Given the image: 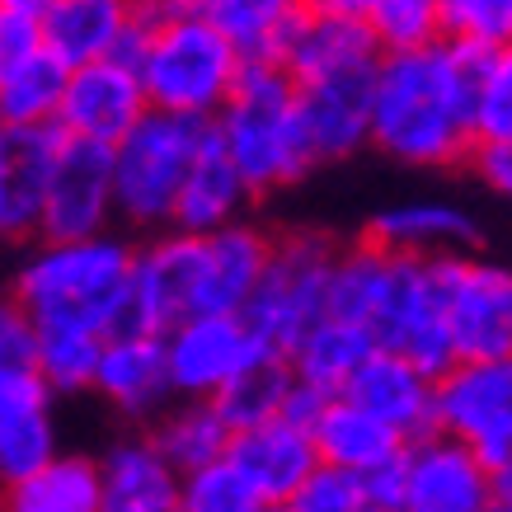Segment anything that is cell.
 I'll list each match as a JSON object with an SVG mask.
<instances>
[{
	"label": "cell",
	"instance_id": "cell-12",
	"mask_svg": "<svg viewBox=\"0 0 512 512\" xmlns=\"http://www.w3.org/2000/svg\"><path fill=\"white\" fill-rule=\"evenodd\" d=\"M165 372L170 390L184 400H217L235 376L254 362V343L235 315H198L165 334Z\"/></svg>",
	"mask_w": 512,
	"mask_h": 512
},
{
	"label": "cell",
	"instance_id": "cell-3",
	"mask_svg": "<svg viewBox=\"0 0 512 512\" xmlns=\"http://www.w3.org/2000/svg\"><path fill=\"white\" fill-rule=\"evenodd\" d=\"M132 287V245L94 235L76 245H43L19 273L15 301L33 325H66L109 339L123 325Z\"/></svg>",
	"mask_w": 512,
	"mask_h": 512
},
{
	"label": "cell",
	"instance_id": "cell-24",
	"mask_svg": "<svg viewBox=\"0 0 512 512\" xmlns=\"http://www.w3.org/2000/svg\"><path fill=\"white\" fill-rule=\"evenodd\" d=\"M99 512H174L179 498V475L156 456V447L141 442H118L99 461Z\"/></svg>",
	"mask_w": 512,
	"mask_h": 512
},
{
	"label": "cell",
	"instance_id": "cell-1",
	"mask_svg": "<svg viewBox=\"0 0 512 512\" xmlns=\"http://www.w3.org/2000/svg\"><path fill=\"white\" fill-rule=\"evenodd\" d=\"M404 165H451L470 151V76L447 43L376 62L372 137Z\"/></svg>",
	"mask_w": 512,
	"mask_h": 512
},
{
	"label": "cell",
	"instance_id": "cell-15",
	"mask_svg": "<svg viewBox=\"0 0 512 512\" xmlns=\"http://www.w3.org/2000/svg\"><path fill=\"white\" fill-rule=\"evenodd\" d=\"M221 461L235 466V475L259 494L264 508H282V503L296 494V484L320 466L311 433L292 428L287 419H273V423H259V428H245V433H231Z\"/></svg>",
	"mask_w": 512,
	"mask_h": 512
},
{
	"label": "cell",
	"instance_id": "cell-31",
	"mask_svg": "<svg viewBox=\"0 0 512 512\" xmlns=\"http://www.w3.org/2000/svg\"><path fill=\"white\" fill-rule=\"evenodd\" d=\"M66 90V66L38 52L33 62L0 80V127H57Z\"/></svg>",
	"mask_w": 512,
	"mask_h": 512
},
{
	"label": "cell",
	"instance_id": "cell-34",
	"mask_svg": "<svg viewBox=\"0 0 512 512\" xmlns=\"http://www.w3.org/2000/svg\"><path fill=\"white\" fill-rule=\"evenodd\" d=\"M174 512H264V503L235 475V466L217 461V466H202L193 475H179Z\"/></svg>",
	"mask_w": 512,
	"mask_h": 512
},
{
	"label": "cell",
	"instance_id": "cell-36",
	"mask_svg": "<svg viewBox=\"0 0 512 512\" xmlns=\"http://www.w3.org/2000/svg\"><path fill=\"white\" fill-rule=\"evenodd\" d=\"M367 503L362 498V480L348 470L315 466L306 480L296 484V494L282 503V512H357Z\"/></svg>",
	"mask_w": 512,
	"mask_h": 512
},
{
	"label": "cell",
	"instance_id": "cell-40",
	"mask_svg": "<svg viewBox=\"0 0 512 512\" xmlns=\"http://www.w3.org/2000/svg\"><path fill=\"white\" fill-rule=\"evenodd\" d=\"M494 512H512V508H508V503H498V508H494Z\"/></svg>",
	"mask_w": 512,
	"mask_h": 512
},
{
	"label": "cell",
	"instance_id": "cell-2",
	"mask_svg": "<svg viewBox=\"0 0 512 512\" xmlns=\"http://www.w3.org/2000/svg\"><path fill=\"white\" fill-rule=\"evenodd\" d=\"M141 10H146V43L137 57V85L146 94V109L212 123L240 76L235 52L207 24L202 5H141Z\"/></svg>",
	"mask_w": 512,
	"mask_h": 512
},
{
	"label": "cell",
	"instance_id": "cell-20",
	"mask_svg": "<svg viewBox=\"0 0 512 512\" xmlns=\"http://www.w3.org/2000/svg\"><path fill=\"white\" fill-rule=\"evenodd\" d=\"M311 5L296 0H207L202 15L226 38L240 66H287Z\"/></svg>",
	"mask_w": 512,
	"mask_h": 512
},
{
	"label": "cell",
	"instance_id": "cell-35",
	"mask_svg": "<svg viewBox=\"0 0 512 512\" xmlns=\"http://www.w3.org/2000/svg\"><path fill=\"white\" fill-rule=\"evenodd\" d=\"M43 52V0H0V80Z\"/></svg>",
	"mask_w": 512,
	"mask_h": 512
},
{
	"label": "cell",
	"instance_id": "cell-7",
	"mask_svg": "<svg viewBox=\"0 0 512 512\" xmlns=\"http://www.w3.org/2000/svg\"><path fill=\"white\" fill-rule=\"evenodd\" d=\"M428 282L442 301L456 362H512V278L508 268L442 254L428 259Z\"/></svg>",
	"mask_w": 512,
	"mask_h": 512
},
{
	"label": "cell",
	"instance_id": "cell-11",
	"mask_svg": "<svg viewBox=\"0 0 512 512\" xmlns=\"http://www.w3.org/2000/svg\"><path fill=\"white\" fill-rule=\"evenodd\" d=\"M372 85L376 66L334 71V76L292 85L296 123H301V137H306V151H311L315 165L343 160L353 156L357 146H367V137H372Z\"/></svg>",
	"mask_w": 512,
	"mask_h": 512
},
{
	"label": "cell",
	"instance_id": "cell-5",
	"mask_svg": "<svg viewBox=\"0 0 512 512\" xmlns=\"http://www.w3.org/2000/svg\"><path fill=\"white\" fill-rule=\"evenodd\" d=\"M212 141H217V127L202 118H174V113L146 109L127 127V137L109 146L113 212L146 231L170 226L179 184Z\"/></svg>",
	"mask_w": 512,
	"mask_h": 512
},
{
	"label": "cell",
	"instance_id": "cell-28",
	"mask_svg": "<svg viewBox=\"0 0 512 512\" xmlns=\"http://www.w3.org/2000/svg\"><path fill=\"white\" fill-rule=\"evenodd\" d=\"M156 456L174 475H193L202 466H217L221 456H226V423L217 419V409L207 400H184L179 409H165L156 423V433L146 437Z\"/></svg>",
	"mask_w": 512,
	"mask_h": 512
},
{
	"label": "cell",
	"instance_id": "cell-19",
	"mask_svg": "<svg viewBox=\"0 0 512 512\" xmlns=\"http://www.w3.org/2000/svg\"><path fill=\"white\" fill-rule=\"evenodd\" d=\"M118 414L146 419L170 404V372H165V343L156 334H109L99 348L94 386Z\"/></svg>",
	"mask_w": 512,
	"mask_h": 512
},
{
	"label": "cell",
	"instance_id": "cell-6",
	"mask_svg": "<svg viewBox=\"0 0 512 512\" xmlns=\"http://www.w3.org/2000/svg\"><path fill=\"white\" fill-rule=\"evenodd\" d=\"M339 249L325 235H287L273 240L264 278L254 282L235 320L245 325L259 357H287L325 320V282Z\"/></svg>",
	"mask_w": 512,
	"mask_h": 512
},
{
	"label": "cell",
	"instance_id": "cell-37",
	"mask_svg": "<svg viewBox=\"0 0 512 512\" xmlns=\"http://www.w3.org/2000/svg\"><path fill=\"white\" fill-rule=\"evenodd\" d=\"M33 339H38V329L24 315V306L15 296H5L0 301V376L33 372Z\"/></svg>",
	"mask_w": 512,
	"mask_h": 512
},
{
	"label": "cell",
	"instance_id": "cell-38",
	"mask_svg": "<svg viewBox=\"0 0 512 512\" xmlns=\"http://www.w3.org/2000/svg\"><path fill=\"white\" fill-rule=\"evenodd\" d=\"M470 160H475V170H480V179L489 188H498V193L512 188V141H503V146H470Z\"/></svg>",
	"mask_w": 512,
	"mask_h": 512
},
{
	"label": "cell",
	"instance_id": "cell-9",
	"mask_svg": "<svg viewBox=\"0 0 512 512\" xmlns=\"http://www.w3.org/2000/svg\"><path fill=\"white\" fill-rule=\"evenodd\" d=\"M400 512H494L508 503V480H498L461 442L428 433L404 442Z\"/></svg>",
	"mask_w": 512,
	"mask_h": 512
},
{
	"label": "cell",
	"instance_id": "cell-16",
	"mask_svg": "<svg viewBox=\"0 0 512 512\" xmlns=\"http://www.w3.org/2000/svg\"><path fill=\"white\" fill-rule=\"evenodd\" d=\"M376 62H381V52L362 24V5L357 0H325V5L306 10V24L296 33L292 57L282 71L292 85H301V80H320L334 71H357V66Z\"/></svg>",
	"mask_w": 512,
	"mask_h": 512
},
{
	"label": "cell",
	"instance_id": "cell-14",
	"mask_svg": "<svg viewBox=\"0 0 512 512\" xmlns=\"http://www.w3.org/2000/svg\"><path fill=\"white\" fill-rule=\"evenodd\" d=\"M339 400L362 409L367 419L400 437V442H419L433 433V381L414 372L404 357L395 353H372L357 376L343 386Z\"/></svg>",
	"mask_w": 512,
	"mask_h": 512
},
{
	"label": "cell",
	"instance_id": "cell-27",
	"mask_svg": "<svg viewBox=\"0 0 512 512\" xmlns=\"http://www.w3.org/2000/svg\"><path fill=\"white\" fill-rule=\"evenodd\" d=\"M99 461L90 456H52L29 480L0 489V512H99Z\"/></svg>",
	"mask_w": 512,
	"mask_h": 512
},
{
	"label": "cell",
	"instance_id": "cell-26",
	"mask_svg": "<svg viewBox=\"0 0 512 512\" xmlns=\"http://www.w3.org/2000/svg\"><path fill=\"white\" fill-rule=\"evenodd\" d=\"M376 353V343L367 339V329L343 325V320H320V325L296 343L287 353V367H292L296 386H311L329 400H339L343 386L357 376V367Z\"/></svg>",
	"mask_w": 512,
	"mask_h": 512
},
{
	"label": "cell",
	"instance_id": "cell-33",
	"mask_svg": "<svg viewBox=\"0 0 512 512\" xmlns=\"http://www.w3.org/2000/svg\"><path fill=\"white\" fill-rule=\"evenodd\" d=\"M437 33H442V43L461 47H508L512 5L508 0H442Z\"/></svg>",
	"mask_w": 512,
	"mask_h": 512
},
{
	"label": "cell",
	"instance_id": "cell-39",
	"mask_svg": "<svg viewBox=\"0 0 512 512\" xmlns=\"http://www.w3.org/2000/svg\"><path fill=\"white\" fill-rule=\"evenodd\" d=\"M357 512H390V508H376V503H362V508Z\"/></svg>",
	"mask_w": 512,
	"mask_h": 512
},
{
	"label": "cell",
	"instance_id": "cell-30",
	"mask_svg": "<svg viewBox=\"0 0 512 512\" xmlns=\"http://www.w3.org/2000/svg\"><path fill=\"white\" fill-rule=\"evenodd\" d=\"M33 376L47 395H76V390L94 386V367H99V334L85 329H66V325H33Z\"/></svg>",
	"mask_w": 512,
	"mask_h": 512
},
{
	"label": "cell",
	"instance_id": "cell-22",
	"mask_svg": "<svg viewBox=\"0 0 512 512\" xmlns=\"http://www.w3.org/2000/svg\"><path fill=\"white\" fill-rule=\"evenodd\" d=\"M123 19V0H43V52L57 57L66 71L109 62Z\"/></svg>",
	"mask_w": 512,
	"mask_h": 512
},
{
	"label": "cell",
	"instance_id": "cell-21",
	"mask_svg": "<svg viewBox=\"0 0 512 512\" xmlns=\"http://www.w3.org/2000/svg\"><path fill=\"white\" fill-rule=\"evenodd\" d=\"M367 245L428 264V259L466 254L470 245H480V226L451 202H404V207H390L372 221Z\"/></svg>",
	"mask_w": 512,
	"mask_h": 512
},
{
	"label": "cell",
	"instance_id": "cell-18",
	"mask_svg": "<svg viewBox=\"0 0 512 512\" xmlns=\"http://www.w3.org/2000/svg\"><path fill=\"white\" fill-rule=\"evenodd\" d=\"M57 141V127H0V240L38 231Z\"/></svg>",
	"mask_w": 512,
	"mask_h": 512
},
{
	"label": "cell",
	"instance_id": "cell-10",
	"mask_svg": "<svg viewBox=\"0 0 512 512\" xmlns=\"http://www.w3.org/2000/svg\"><path fill=\"white\" fill-rule=\"evenodd\" d=\"M113 217V170L109 151L90 141H57L52 174H47L43 212H38V235L47 245H76L109 235Z\"/></svg>",
	"mask_w": 512,
	"mask_h": 512
},
{
	"label": "cell",
	"instance_id": "cell-17",
	"mask_svg": "<svg viewBox=\"0 0 512 512\" xmlns=\"http://www.w3.org/2000/svg\"><path fill=\"white\" fill-rule=\"evenodd\" d=\"M57 456L52 395L33 372L0 376V489L29 480Z\"/></svg>",
	"mask_w": 512,
	"mask_h": 512
},
{
	"label": "cell",
	"instance_id": "cell-41",
	"mask_svg": "<svg viewBox=\"0 0 512 512\" xmlns=\"http://www.w3.org/2000/svg\"><path fill=\"white\" fill-rule=\"evenodd\" d=\"M264 512H282V508H264Z\"/></svg>",
	"mask_w": 512,
	"mask_h": 512
},
{
	"label": "cell",
	"instance_id": "cell-4",
	"mask_svg": "<svg viewBox=\"0 0 512 512\" xmlns=\"http://www.w3.org/2000/svg\"><path fill=\"white\" fill-rule=\"evenodd\" d=\"M212 127H217L221 156L235 165L249 193L292 184L315 165L296 123L292 80L278 66H240Z\"/></svg>",
	"mask_w": 512,
	"mask_h": 512
},
{
	"label": "cell",
	"instance_id": "cell-32",
	"mask_svg": "<svg viewBox=\"0 0 512 512\" xmlns=\"http://www.w3.org/2000/svg\"><path fill=\"white\" fill-rule=\"evenodd\" d=\"M362 24H367L381 57L442 43V33H437V0H367L362 5Z\"/></svg>",
	"mask_w": 512,
	"mask_h": 512
},
{
	"label": "cell",
	"instance_id": "cell-23",
	"mask_svg": "<svg viewBox=\"0 0 512 512\" xmlns=\"http://www.w3.org/2000/svg\"><path fill=\"white\" fill-rule=\"evenodd\" d=\"M245 202H249L245 179L235 174V165L221 156V146L212 141V146L193 160V170L184 174V184H179L170 231H184V235L226 231V226L240 221V207H245Z\"/></svg>",
	"mask_w": 512,
	"mask_h": 512
},
{
	"label": "cell",
	"instance_id": "cell-13",
	"mask_svg": "<svg viewBox=\"0 0 512 512\" xmlns=\"http://www.w3.org/2000/svg\"><path fill=\"white\" fill-rule=\"evenodd\" d=\"M146 113V94L137 85V71L118 62H90L66 71L62 109H57V132L90 146H118L127 127Z\"/></svg>",
	"mask_w": 512,
	"mask_h": 512
},
{
	"label": "cell",
	"instance_id": "cell-8",
	"mask_svg": "<svg viewBox=\"0 0 512 512\" xmlns=\"http://www.w3.org/2000/svg\"><path fill=\"white\" fill-rule=\"evenodd\" d=\"M433 433L461 442L489 475L512 470V362H456L433 381Z\"/></svg>",
	"mask_w": 512,
	"mask_h": 512
},
{
	"label": "cell",
	"instance_id": "cell-25",
	"mask_svg": "<svg viewBox=\"0 0 512 512\" xmlns=\"http://www.w3.org/2000/svg\"><path fill=\"white\" fill-rule=\"evenodd\" d=\"M311 442H315V456L320 466H334V470H348V475H372L381 470L386 461H395L404 451V442L390 428H381L376 419H367L362 409H353L348 400H329L320 409V419L311 428Z\"/></svg>",
	"mask_w": 512,
	"mask_h": 512
},
{
	"label": "cell",
	"instance_id": "cell-29",
	"mask_svg": "<svg viewBox=\"0 0 512 512\" xmlns=\"http://www.w3.org/2000/svg\"><path fill=\"white\" fill-rule=\"evenodd\" d=\"M292 386H296V376L287 367V357H254L245 372L212 400V409L226 423V433H245V428L282 419V404H287Z\"/></svg>",
	"mask_w": 512,
	"mask_h": 512
}]
</instances>
